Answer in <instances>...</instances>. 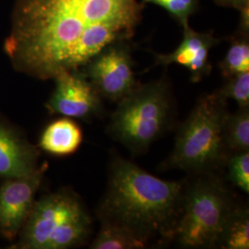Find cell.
Here are the masks:
<instances>
[{"label": "cell", "mask_w": 249, "mask_h": 249, "mask_svg": "<svg viewBox=\"0 0 249 249\" xmlns=\"http://www.w3.org/2000/svg\"><path fill=\"white\" fill-rule=\"evenodd\" d=\"M139 0H14L4 52L16 71L38 80L81 70L107 45L130 41Z\"/></svg>", "instance_id": "obj_1"}, {"label": "cell", "mask_w": 249, "mask_h": 249, "mask_svg": "<svg viewBox=\"0 0 249 249\" xmlns=\"http://www.w3.org/2000/svg\"><path fill=\"white\" fill-rule=\"evenodd\" d=\"M186 183L157 178L130 160L114 157L99 205L101 223L130 232L147 247L153 239L172 240L182 213Z\"/></svg>", "instance_id": "obj_2"}, {"label": "cell", "mask_w": 249, "mask_h": 249, "mask_svg": "<svg viewBox=\"0 0 249 249\" xmlns=\"http://www.w3.org/2000/svg\"><path fill=\"white\" fill-rule=\"evenodd\" d=\"M229 112L227 100L216 90L200 96L178 128L175 147L160 167L192 175L212 174L229 157L223 142V127Z\"/></svg>", "instance_id": "obj_3"}, {"label": "cell", "mask_w": 249, "mask_h": 249, "mask_svg": "<svg viewBox=\"0 0 249 249\" xmlns=\"http://www.w3.org/2000/svg\"><path fill=\"white\" fill-rule=\"evenodd\" d=\"M175 104L165 77L139 84L118 102L108 124V133L133 154L149 150L171 126Z\"/></svg>", "instance_id": "obj_4"}, {"label": "cell", "mask_w": 249, "mask_h": 249, "mask_svg": "<svg viewBox=\"0 0 249 249\" xmlns=\"http://www.w3.org/2000/svg\"><path fill=\"white\" fill-rule=\"evenodd\" d=\"M92 220L80 196L63 188L35 201L14 249H68L84 245Z\"/></svg>", "instance_id": "obj_5"}, {"label": "cell", "mask_w": 249, "mask_h": 249, "mask_svg": "<svg viewBox=\"0 0 249 249\" xmlns=\"http://www.w3.org/2000/svg\"><path fill=\"white\" fill-rule=\"evenodd\" d=\"M186 183L182 213L173 239L186 249H215L232 211L231 191L214 173Z\"/></svg>", "instance_id": "obj_6"}, {"label": "cell", "mask_w": 249, "mask_h": 249, "mask_svg": "<svg viewBox=\"0 0 249 249\" xmlns=\"http://www.w3.org/2000/svg\"><path fill=\"white\" fill-rule=\"evenodd\" d=\"M128 42L107 45L82 70L102 98L118 103L140 84Z\"/></svg>", "instance_id": "obj_7"}, {"label": "cell", "mask_w": 249, "mask_h": 249, "mask_svg": "<svg viewBox=\"0 0 249 249\" xmlns=\"http://www.w3.org/2000/svg\"><path fill=\"white\" fill-rule=\"evenodd\" d=\"M53 80L54 89L45 104L50 114L83 120L103 115V98L82 70L60 72Z\"/></svg>", "instance_id": "obj_8"}, {"label": "cell", "mask_w": 249, "mask_h": 249, "mask_svg": "<svg viewBox=\"0 0 249 249\" xmlns=\"http://www.w3.org/2000/svg\"><path fill=\"white\" fill-rule=\"evenodd\" d=\"M48 168L47 161L20 178L5 179L0 187V235L14 241L18 237L36 201Z\"/></svg>", "instance_id": "obj_9"}, {"label": "cell", "mask_w": 249, "mask_h": 249, "mask_svg": "<svg viewBox=\"0 0 249 249\" xmlns=\"http://www.w3.org/2000/svg\"><path fill=\"white\" fill-rule=\"evenodd\" d=\"M183 28V39L178 48L170 53L152 52L155 66L167 67L178 64L188 70L190 80L194 83L208 77L213 66L210 62V51L222 39L215 37L213 32L197 33L188 25Z\"/></svg>", "instance_id": "obj_10"}, {"label": "cell", "mask_w": 249, "mask_h": 249, "mask_svg": "<svg viewBox=\"0 0 249 249\" xmlns=\"http://www.w3.org/2000/svg\"><path fill=\"white\" fill-rule=\"evenodd\" d=\"M40 155L39 147L0 116V178H20L35 172L40 166Z\"/></svg>", "instance_id": "obj_11"}, {"label": "cell", "mask_w": 249, "mask_h": 249, "mask_svg": "<svg viewBox=\"0 0 249 249\" xmlns=\"http://www.w3.org/2000/svg\"><path fill=\"white\" fill-rule=\"evenodd\" d=\"M82 141L83 133L80 125L71 118L64 116L45 127L38 147L53 156L63 157L78 151Z\"/></svg>", "instance_id": "obj_12"}, {"label": "cell", "mask_w": 249, "mask_h": 249, "mask_svg": "<svg viewBox=\"0 0 249 249\" xmlns=\"http://www.w3.org/2000/svg\"><path fill=\"white\" fill-rule=\"evenodd\" d=\"M217 248L249 249V213L246 207L236 206L223 228Z\"/></svg>", "instance_id": "obj_13"}, {"label": "cell", "mask_w": 249, "mask_h": 249, "mask_svg": "<svg viewBox=\"0 0 249 249\" xmlns=\"http://www.w3.org/2000/svg\"><path fill=\"white\" fill-rule=\"evenodd\" d=\"M223 142L229 154L249 151V107L228 114L223 127Z\"/></svg>", "instance_id": "obj_14"}, {"label": "cell", "mask_w": 249, "mask_h": 249, "mask_svg": "<svg viewBox=\"0 0 249 249\" xmlns=\"http://www.w3.org/2000/svg\"><path fill=\"white\" fill-rule=\"evenodd\" d=\"M228 40L230 42L229 48L219 64L221 74L224 79L249 71V36L235 34Z\"/></svg>", "instance_id": "obj_15"}, {"label": "cell", "mask_w": 249, "mask_h": 249, "mask_svg": "<svg viewBox=\"0 0 249 249\" xmlns=\"http://www.w3.org/2000/svg\"><path fill=\"white\" fill-rule=\"evenodd\" d=\"M89 248L92 249H141L147 247L123 228L113 224L101 223V229Z\"/></svg>", "instance_id": "obj_16"}, {"label": "cell", "mask_w": 249, "mask_h": 249, "mask_svg": "<svg viewBox=\"0 0 249 249\" xmlns=\"http://www.w3.org/2000/svg\"><path fill=\"white\" fill-rule=\"evenodd\" d=\"M216 91L223 98L236 102L239 108L249 107V71L243 72L228 79Z\"/></svg>", "instance_id": "obj_17"}, {"label": "cell", "mask_w": 249, "mask_h": 249, "mask_svg": "<svg viewBox=\"0 0 249 249\" xmlns=\"http://www.w3.org/2000/svg\"><path fill=\"white\" fill-rule=\"evenodd\" d=\"M228 179L247 194L249 192V151L231 153L226 160Z\"/></svg>", "instance_id": "obj_18"}, {"label": "cell", "mask_w": 249, "mask_h": 249, "mask_svg": "<svg viewBox=\"0 0 249 249\" xmlns=\"http://www.w3.org/2000/svg\"><path fill=\"white\" fill-rule=\"evenodd\" d=\"M144 5L151 3L166 10L182 27L188 25L190 16L196 13L199 0H141Z\"/></svg>", "instance_id": "obj_19"}, {"label": "cell", "mask_w": 249, "mask_h": 249, "mask_svg": "<svg viewBox=\"0 0 249 249\" xmlns=\"http://www.w3.org/2000/svg\"><path fill=\"white\" fill-rule=\"evenodd\" d=\"M240 17L238 20V27L236 35L239 36H249V6L245 7L239 10Z\"/></svg>", "instance_id": "obj_20"}, {"label": "cell", "mask_w": 249, "mask_h": 249, "mask_svg": "<svg viewBox=\"0 0 249 249\" xmlns=\"http://www.w3.org/2000/svg\"><path fill=\"white\" fill-rule=\"evenodd\" d=\"M214 2L223 8H231V9L241 10L245 7L249 6V0H214Z\"/></svg>", "instance_id": "obj_21"}]
</instances>
